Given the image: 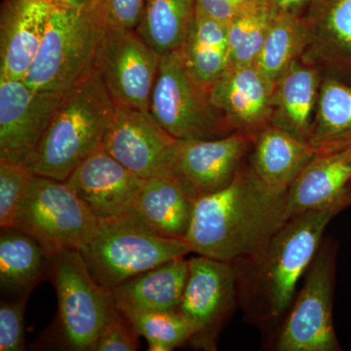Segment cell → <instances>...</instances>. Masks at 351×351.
Returning a JSON list of instances; mask_svg holds the SVG:
<instances>
[{
  "label": "cell",
  "mask_w": 351,
  "mask_h": 351,
  "mask_svg": "<svg viewBox=\"0 0 351 351\" xmlns=\"http://www.w3.org/2000/svg\"><path fill=\"white\" fill-rule=\"evenodd\" d=\"M346 208L338 204L294 215L260 250L232 263L239 306L249 322L263 330L280 326L300 279L325 239V230Z\"/></svg>",
  "instance_id": "obj_1"
},
{
  "label": "cell",
  "mask_w": 351,
  "mask_h": 351,
  "mask_svg": "<svg viewBox=\"0 0 351 351\" xmlns=\"http://www.w3.org/2000/svg\"><path fill=\"white\" fill-rule=\"evenodd\" d=\"M287 195L241 168L228 186L197 198L184 240L193 253L215 260L249 257L288 221Z\"/></svg>",
  "instance_id": "obj_2"
},
{
  "label": "cell",
  "mask_w": 351,
  "mask_h": 351,
  "mask_svg": "<svg viewBox=\"0 0 351 351\" xmlns=\"http://www.w3.org/2000/svg\"><path fill=\"white\" fill-rule=\"evenodd\" d=\"M115 105L94 69L62 97L29 164L32 172L66 181L103 147Z\"/></svg>",
  "instance_id": "obj_3"
},
{
  "label": "cell",
  "mask_w": 351,
  "mask_h": 351,
  "mask_svg": "<svg viewBox=\"0 0 351 351\" xmlns=\"http://www.w3.org/2000/svg\"><path fill=\"white\" fill-rule=\"evenodd\" d=\"M80 253L95 280L112 290L132 277L193 251L186 240L154 232L132 208L119 218L99 223Z\"/></svg>",
  "instance_id": "obj_4"
},
{
  "label": "cell",
  "mask_w": 351,
  "mask_h": 351,
  "mask_svg": "<svg viewBox=\"0 0 351 351\" xmlns=\"http://www.w3.org/2000/svg\"><path fill=\"white\" fill-rule=\"evenodd\" d=\"M106 32L87 5L53 6L43 43L24 82L36 91L66 93L94 71Z\"/></svg>",
  "instance_id": "obj_5"
},
{
  "label": "cell",
  "mask_w": 351,
  "mask_h": 351,
  "mask_svg": "<svg viewBox=\"0 0 351 351\" xmlns=\"http://www.w3.org/2000/svg\"><path fill=\"white\" fill-rule=\"evenodd\" d=\"M47 277L57 294L58 345L66 350L95 351L104 328L120 313L112 291L95 280L80 250L51 254Z\"/></svg>",
  "instance_id": "obj_6"
},
{
  "label": "cell",
  "mask_w": 351,
  "mask_h": 351,
  "mask_svg": "<svg viewBox=\"0 0 351 351\" xmlns=\"http://www.w3.org/2000/svg\"><path fill=\"white\" fill-rule=\"evenodd\" d=\"M98 226L66 182L34 174L11 226L34 237L50 256L59 251H82Z\"/></svg>",
  "instance_id": "obj_7"
},
{
  "label": "cell",
  "mask_w": 351,
  "mask_h": 351,
  "mask_svg": "<svg viewBox=\"0 0 351 351\" xmlns=\"http://www.w3.org/2000/svg\"><path fill=\"white\" fill-rule=\"evenodd\" d=\"M339 245L323 240L306 274L301 292L277 332L278 351H339L334 325V294Z\"/></svg>",
  "instance_id": "obj_8"
},
{
  "label": "cell",
  "mask_w": 351,
  "mask_h": 351,
  "mask_svg": "<svg viewBox=\"0 0 351 351\" xmlns=\"http://www.w3.org/2000/svg\"><path fill=\"white\" fill-rule=\"evenodd\" d=\"M208 90L189 75L181 52L165 55L160 58L149 112L177 140L225 137L228 127L215 113Z\"/></svg>",
  "instance_id": "obj_9"
},
{
  "label": "cell",
  "mask_w": 351,
  "mask_h": 351,
  "mask_svg": "<svg viewBox=\"0 0 351 351\" xmlns=\"http://www.w3.org/2000/svg\"><path fill=\"white\" fill-rule=\"evenodd\" d=\"M160 58L135 29H107L95 69L115 106L149 112Z\"/></svg>",
  "instance_id": "obj_10"
},
{
  "label": "cell",
  "mask_w": 351,
  "mask_h": 351,
  "mask_svg": "<svg viewBox=\"0 0 351 351\" xmlns=\"http://www.w3.org/2000/svg\"><path fill=\"white\" fill-rule=\"evenodd\" d=\"M237 306L232 263L200 255L189 258L188 280L178 311L195 327L193 348L216 350L219 332Z\"/></svg>",
  "instance_id": "obj_11"
},
{
  "label": "cell",
  "mask_w": 351,
  "mask_h": 351,
  "mask_svg": "<svg viewBox=\"0 0 351 351\" xmlns=\"http://www.w3.org/2000/svg\"><path fill=\"white\" fill-rule=\"evenodd\" d=\"M103 147L141 179L176 175L179 140L147 110L115 106Z\"/></svg>",
  "instance_id": "obj_12"
},
{
  "label": "cell",
  "mask_w": 351,
  "mask_h": 351,
  "mask_svg": "<svg viewBox=\"0 0 351 351\" xmlns=\"http://www.w3.org/2000/svg\"><path fill=\"white\" fill-rule=\"evenodd\" d=\"M63 95L0 78V160L29 167Z\"/></svg>",
  "instance_id": "obj_13"
},
{
  "label": "cell",
  "mask_w": 351,
  "mask_h": 351,
  "mask_svg": "<svg viewBox=\"0 0 351 351\" xmlns=\"http://www.w3.org/2000/svg\"><path fill=\"white\" fill-rule=\"evenodd\" d=\"M64 182L97 221L103 223L119 218L133 208L144 180L101 147Z\"/></svg>",
  "instance_id": "obj_14"
},
{
  "label": "cell",
  "mask_w": 351,
  "mask_h": 351,
  "mask_svg": "<svg viewBox=\"0 0 351 351\" xmlns=\"http://www.w3.org/2000/svg\"><path fill=\"white\" fill-rule=\"evenodd\" d=\"M248 133L211 140L179 141L175 174L200 196L226 188L239 174L250 145Z\"/></svg>",
  "instance_id": "obj_15"
},
{
  "label": "cell",
  "mask_w": 351,
  "mask_h": 351,
  "mask_svg": "<svg viewBox=\"0 0 351 351\" xmlns=\"http://www.w3.org/2000/svg\"><path fill=\"white\" fill-rule=\"evenodd\" d=\"M276 85L256 64L228 66L208 96L228 128L258 130L269 124Z\"/></svg>",
  "instance_id": "obj_16"
},
{
  "label": "cell",
  "mask_w": 351,
  "mask_h": 351,
  "mask_svg": "<svg viewBox=\"0 0 351 351\" xmlns=\"http://www.w3.org/2000/svg\"><path fill=\"white\" fill-rule=\"evenodd\" d=\"M52 10L47 0L2 2L0 78L24 80L38 55Z\"/></svg>",
  "instance_id": "obj_17"
},
{
  "label": "cell",
  "mask_w": 351,
  "mask_h": 351,
  "mask_svg": "<svg viewBox=\"0 0 351 351\" xmlns=\"http://www.w3.org/2000/svg\"><path fill=\"white\" fill-rule=\"evenodd\" d=\"M351 143L316 152L288 189L289 218L334 205L351 207Z\"/></svg>",
  "instance_id": "obj_18"
},
{
  "label": "cell",
  "mask_w": 351,
  "mask_h": 351,
  "mask_svg": "<svg viewBox=\"0 0 351 351\" xmlns=\"http://www.w3.org/2000/svg\"><path fill=\"white\" fill-rule=\"evenodd\" d=\"M197 195L177 175L144 180L134 209L158 234L184 240Z\"/></svg>",
  "instance_id": "obj_19"
},
{
  "label": "cell",
  "mask_w": 351,
  "mask_h": 351,
  "mask_svg": "<svg viewBox=\"0 0 351 351\" xmlns=\"http://www.w3.org/2000/svg\"><path fill=\"white\" fill-rule=\"evenodd\" d=\"M254 137L249 167L265 186L279 191L290 188L317 152L308 143L272 124L258 129Z\"/></svg>",
  "instance_id": "obj_20"
},
{
  "label": "cell",
  "mask_w": 351,
  "mask_h": 351,
  "mask_svg": "<svg viewBox=\"0 0 351 351\" xmlns=\"http://www.w3.org/2000/svg\"><path fill=\"white\" fill-rule=\"evenodd\" d=\"M319 89L317 71L295 61L276 82L269 124L308 143Z\"/></svg>",
  "instance_id": "obj_21"
},
{
  "label": "cell",
  "mask_w": 351,
  "mask_h": 351,
  "mask_svg": "<svg viewBox=\"0 0 351 351\" xmlns=\"http://www.w3.org/2000/svg\"><path fill=\"white\" fill-rule=\"evenodd\" d=\"M189 276V260L175 258L112 289L119 309L178 311Z\"/></svg>",
  "instance_id": "obj_22"
},
{
  "label": "cell",
  "mask_w": 351,
  "mask_h": 351,
  "mask_svg": "<svg viewBox=\"0 0 351 351\" xmlns=\"http://www.w3.org/2000/svg\"><path fill=\"white\" fill-rule=\"evenodd\" d=\"M49 255L38 240L15 226L0 232V285L14 299L29 297L47 277Z\"/></svg>",
  "instance_id": "obj_23"
},
{
  "label": "cell",
  "mask_w": 351,
  "mask_h": 351,
  "mask_svg": "<svg viewBox=\"0 0 351 351\" xmlns=\"http://www.w3.org/2000/svg\"><path fill=\"white\" fill-rule=\"evenodd\" d=\"M197 7L198 0H145L135 31L160 57L181 52Z\"/></svg>",
  "instance_id": "obj_24"
},
{
  "label": "cell",
  "mask_w": 351,
  "mask_h": 351,
  "mask_svg": "<svg viewBox=\"0 0 351 351\" xmlns=\"http://www.w3.org/2000/svg\"><path fill=\"white\" fill-rule=\"evenodd\" d=\"M311 43L309 23L297 13L274 10L256 66L276 83Z\"/></svg>",
  "instance_id": "obj_25"
},
{
  "label": "cell",
  "mask_w": 351,
  "mask_h": 351,
  "mask_svg": "<svg viewBox=\"0 0 351 351\" xmlns=\"http://www.w3.org/2000/svg\"><path fill=\"white\" fill-rule=\"evenodd\" d=\"M316 151L351 143V85L328 78L320 85L308 141Z\"/></svg>",
  "instance_id": "obj_26"
},
{
  "label": "cell",
  "mask_w": 351,
  "mask_h": 351,
  "mask_svg": "<svg viewBox=\"0 0 351 351\" xmlns=\"http://www.w3.org/2000/svg\"><path fill=\"white\" fill-rule=\"evenodd\" d=\"M313 43L323 59L351 64V0H313Z\"/></svg>",
  "instance_id": "obj_27"
},
{
  "label": "cell",
  "mask_w": 351,
  "mask_h": 351,
  "mask_svg": "<svg viewBox=\"0 0 351 351\" xmlns=\"http://www.w3.org/2000/svg\"><path fill=\"white\" fill-rule=\"evenodd\" d=\"M119 311L131 321L138 335L147 339L151 351H171L191 343L196 332L193 323L179 311Z\"/></svg>",
  "instance_id": "obj_28"
},
{
  "label": "cell",
  "mask_w": 351,
  "mask_h": 351,
  "mask_svg": "<svg viewBox=\"0 0 351 351\" xmlns=\"http://www.w3.org/2000/svg\"><path fill=\"white\" fill-rule=\"evenodd\" d=\"M274 12L269 0H263L228 24V66L256 64Z\"/></svg>",
  "instance_id": "obj_29"
},
{
  "label": "cell",
  "mask_w": 351,
  "mask_h": 351,
  "mask_svg": "<svg viewBox=\"0 0 351 351\" xmlns=\"http://www.w3.org/2000/svg\"><path fill=\"white\" fill-rule=\"evenodd\" d=\"M189 75L200 86L209 89L228 68V50L188 38L181 51Z\"/></svg>",
  "instance_id": "obj_30"
},
{
  "label": "cell",
  "mask_w": 351,
  "mask_h": 351,
  "mask_svg": "<svg viewBox=\"0 0 351 351\" xmlns=\"http://www.w3.org/2000/svg\"><path fill=\"white\" fill-rule=\"evenodd\" d=\"M32 172L24 164L0 160V226H12L14 216L25 189L31 181Z\"/></svg>",
  "instance_id": "obj_31"
},
{
  "label": "cell",
  "mask_w": 351,
  "mask_h": 351,
  "mask_svg": "<svg viewBox=\"0 0 351 351\" xmlns=\"http://www.w3.org/2000/svg\"><path fill=\"white\" fill-rule=\"evenodd\" d=\"M107 29H136L144 12L145 0H87Z\"/></svg>",
  "instance_id": "obj_32"
},
{
  "label": "cell",
  "mask_w": 351,
  "mask_h": 351,
  "mask_svg": "<svg viewBox=\"0 0 351 351\" xmlns=\"http://www.w3.org/2000/svg\"><path fill=\"white\" fill-rule=\"evenodd\" d=\"M29 297L0 304V351L25 350L24 318Z\"/></svg>",
  "instance_id": "obj_33"
},
{
  "label": "cell",
  "mask_w": 351,
  "mask_h": 351,
  "mask_svg": "<svg viewBox=\"0 0 351 351\" xmlns=\"http://www.w3.org/2000/svg\"><path fill=\"white\" fill-rule=\"evenodd\" d=\"M138 332L131 321L120 311L106 325L97 341L95 351H136Z\"/></svg>",
  "instance_id": "obj_34"
},
{
  "label": "cell",
  "mask_w": 351,
  "mask_h": 351,
  "mask_svg": "<svg viewBox=\"0 0 351 351\" xmlns=\"http://www.w3.org/2000/svg\"><path fill=\"white\" fill-rule=\"evenodd\" d=\"M198 8L214 19L230 24L240 10L230 0H198Z\"/></svg>",
  "instance_id": "obj_35"
},
{
  "label": "cell",
  "mask_w": 351,
  "mask_h": 351,
  "mask_svg": "<svg viewBox=\"0 0 351 351\" xmlns=\"http://www.w3.org/2000/svg\"><path fill=\"white\" fill-rule=\"evenodd\" d=\"M313 0H269L270 5L276 11L297 13L300 8Z\"/></svg>",
  "instance_id": "obj_36"
},
{
  "label": "cell",
  "mask_w": 351,
  "mask_h": 351,
  "mask_svg": "<svg viewBox=\"0 0 351 351\" xmlns=\"http://www.w3.org/2000/svg\"><path fill=\"white\" fill-rule=\"evenodd\" d=\"M51 5L54 7H82L86 3L87 0H47Z\"/></svg>",
  "instance_id": "obj_37"
},
{
  "label": "cell",
  "mask_w": 351,
  "mask_h": 351,
  "mask_svg": "<svg viewBox=\"0 0 351 351\" xmlns=\"http://www.w3.org/2000/svg\"><path fill=\"white\" fill-rule=\"evenodd\" d=\"M230 1H232V3L239 9L240 12L242 13L244 12V11L253 8L254 6L258 5L263 0H230Z\"/></svg>",
  "instance_id": "obj_38"
},
{
  "label": "cell",
  "mask_w": 351,
  "mask_h": 351,
  "mask_svg": "<svg viewBox=\"0 0 351 351\" xmlns=\"http://www.w3.org/2000/svg\"><path fill=\"white\" fill-rule=\"evenodd\" d=\"M350 189H351V186H350Z\"/></svg>",
  "instance_id": "obj_39"
}]
</instances>
